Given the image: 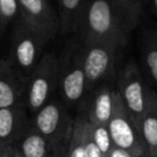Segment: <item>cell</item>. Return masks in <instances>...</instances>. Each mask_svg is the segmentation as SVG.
Listing matches in <instances>:
<instances>
[{
	"mask_svg": "<svg viewBox=\"0 0 157 157\" xmlns=\"http://www.w3.org/2000/svg\"><path fill=\"white\" fill-rule=\"evenodd\" d=\"M61 98L52 97L31 114V124L42 136L59 147H67L75 118Z\"/></svg>",
	"mask_w": 157,
	"mask_h": 157,
	"instance_id": "cell-4",
	"label": "cell"
},
{
	"mask_svg": "<svg viewBox=\"0 0 157 157\" xmlns=\"http://www.w3.org/2000/svg\"><path fill=\"white\" fill-rule=\"evenodd\" d=\"M151 6H152V10H153L154 14H155L156 18H157V0H151Z\"/></svg>",
	"mask_w": 157,
	"mask_h": 157,
	"instance_id": "cell-24",
	"label": "cell"
},
{
	"mask_svg": "<svg viewBox=\"0 0 157 157\" xmlns=\"http://www.w3.org/2000/svg\"><path fill=\"white\" fill-rule=\"evenodd\" d=\"M58 92L61 101L68 108H76L82 104L89 93L88 80L80 52V42L77 37L71 40L59 57Z\"/></svg>",
	"mask_w": 157,
	"mask_h": 157,
	"instance_id": "cell-2",
	"label": "cell"
},
{
	"mask_svg": "<svg viewBox=\"0 0 157 157\" xmlns=\"http://www.w3.org/2000/svg\"><path fill=\"white\" fill-rule=\"evenodd\" d=\"M151 0H111L114 8L132 31L140 24L145 6Z\"/></svg>",
	"mask_w": 157,
	"mask_h": 157,
	"instance_id": "cell-17",
	"label": "cell"
},
{
	"mask_svg": "<svg viewBox=\"0 0 157 157\" xmlns=\"http://www.w3.org/2000/svg\"><path fill=\"white\" fill-rule=\"evenodd\" d=\"M15 147L24 157H66L67 151V147H59L48 141L32 124Z\"/></svg>",
	"mask_w": 157,
	"mask_h": 157,
	"instance_id": "cell-13",
	"label": "cell"
},
{
	"mask_svg": "<svg viewBox=\"0 0 157 157\" xmlns=\"http://www.w3.org/2000/svg\"><path fill=\"white\" fill-rule=\"evenodd\" d=\"M86 0H57L60 19V34L75 33Z\"/></svg>",
	"mask_w": 157,
	"mask_h": 157,
	"instance_id": "cell-16",
	"label": "cell"
},
{
	"mask_svg": "<svg viewBox=\"0 0 157 157\" xmlns=\"http://www.w3.org/2000/svg\"><path fill=\"white\" fill-rule=\"evenodd\" d=\"M60 61L54 52H45L28 77L26 105L30 114L36 112L54 97L59 87Z\"/></svg>",
	"mask_w": 157,
	"mask_h": 157,
	"instance_id": "cell-6",
	"label": "cell"
},
{
	"mask_svg": "<svg viewBox=\"0 0 157 157\" xmlns=\"http://www.w3.org/2000/svg\"><path fill=\"white\" fill-rule=\"evenodd\" d=\"M86 127H87V118L85 114L78 112L75 117L74 128L67 145L66 157H87L85 143Z\"/></svg>",
	"mask_w": 157,
	"mask_h": 157,
	"instance_id": "cell-18",
	"label": "cell"
},
{
	"mask_svg": "<svg viewBox=\"0 0 157 157\" xmlns=\"http://www.w3.org/2000/svg\"><path fill=\"white\" fill-rule=\"evenodd\" d=\"M141 61L147 76L157 86V28H147L141 34Z\"/></svg>",
	"mask_w": 157,
	"mask_h": 157,
	"instance_id": "cell-14",
	"label": "cell"
},
{
	"mask_svg": "<svg viewBox=\"0 0 157 157\" xmlns=\"http://www.w3.org/2000/svg\"><path fill=\"white\" fill-rule=\"evenodd\" d=\"M107 126L116 147L130 151L140 157L149 156L139 126L130 116L117 88L113 112Z\"/></svg>",
	"mask_w": 157,
	"mask_h": 157,
	"instance_id": "cell-8",
	"label": "cell"
},
{
	"mask_svg": "<svg viewBox=\"0 0 157 157\" xmlns=\"http://www.w3.org/2000/svg\"><path fill=\"white\" fill-rule=\"evenodd\" d=\"M79 42L90 92L101 83L109 81L114 75L124 47L111 43H82L80 40Z\"/></svg>",
	"mask_w": 157,
	"mask_h": 157,
	"instance_id": "cell-5",
	"label": "cell"
},
{
	"mask_svg": "<svg viewBox=\"0 0 157 157\" xmlns=\"http://www.w3.org/2000/svg\"><path fill=\"white\" fill-rule=\"evenodd\" d=\"M30 125L31 114L26 104L0 108V147H15Z\"/></svg>",
	"mask_w": 157,
	"mask_h": 157,
	"instance_id": "cell-12",
	"label": "cell"
},
{
	"mask_svg": "<svg viewBox=\"0 0 157 157\" xmlns=\"http://www.w3.org/2000/svg\"><path fill=\"white\" fill-rule=\"evenodd\" d=\"M107 157H140L136 155L135 153L130 151H127L125 149H121L116 145L111 147V150L109 151V153L107 154Z\"/></svg>",
	"mask_w": 157,
	"mask_h": 157,
	"instance_id": "cell-22",
	"label": "cell"
},
{
	"mask_svg": "<svg viewBox=\"0 0 157 157\" xmlns=\"http://www.w3.org/2000/svg\"><path fill=\"white\" fill-rule=\"evenodd\" d=\"M147 157H152V156H147Z\"/></svg>",
	"mask_w": 157,
	"mask_h": 157,
	"instance_id": "cell-27",
	"label": "cell"
},
{
	"mask_svg": "<svg viewBox=\"0 0 157 157\" xmlns=\"http://www.w3.org/2000/svg\"><path fill=\"white\" fill-rule=\"evenodd\" d=\"M139 129L147 145L149 156L157 157V93L141 119Z\"/></svg>",
	"mask_w": 157,
	"mask_h": 157,
	"instance_id": "cell-15",
	"label": "cell"
},
{
	"mask_svg": "<svg viewBox=\"0 0 157 157\" xmlns=\"http://www.w3.org/2000/svg\"><path fill=\"white\" fill-rule=\"evenodd\" d=\"M19 0H0V30L3 34L10 24L19 18Z\"/></svg>",
	"mask_w": 157,
	"mask_h": 157,
	"instance_id": "cell-19",
	"label": "cell"
},
{
	"mask_svg": "<svg viewBox=\"0 0 157 157\" xmlns=\"http://www.w3.org/2000/svg\"><path fill=\"white\" fill-rule=\"evenodd\" d=\"M89 128L90 134H91L94 142L96 143L97 147H99V150L107 157V154L109 153L111 147L114 145L113 141L111 139V136H110L108 126L93 124V123L89 122Z\"/></svg>",
	"mask_w": 157,
	"mask_h": 157,
	"instance_id": "cell-20",
	"label": "cell"
},
{
	"mask_svg": "<svg viewBox=\"0 0 157 157\" xmlns=\"http://www.w3.org/2000/svg\"><path fill=\"white\" fill-rule=\"evenodd\" d=\"M47 44L48 42L40 33L18 18L12 29L10 56L8 58L21 72L29 77L45 54L44 48Z\"/></svg>",
	"mask_w": 157,
	"mask_h": 157,
	"instance_id": "cell-7",
	"label": "cell"
},
{
	"mask_svg": "<svg viewBox=\"0 0 157 157\" xmlns=\"http://www.w3.org/2000/svg\"><path fill=\"white\" fill-rule=\"evenodd\" d=\"M1 35H2V34H1V30H0V37H1Z\"/></svg>",
	"mask_w": 157,
	"mask_h": 157,
	"instance_id": "cell-26",
	"label": "cell"
},
{
	"mask_svg": "<svg viewBox=\"0 0 157 157\" xmlns=\"http://www.w3.org/2000/svg\"><path fill=\"white\" fill-rule=\"evenodd\" d=\"M19 18L49 43L60 34L58 10L49 0H19Z\"/></svg>",
	"mask_w": 157,
	"mask_h": 157,
	"instance_id": "cell-9",
	"label": "cell"
},
{
	"mask_svg": "<svg viewBox=\"0 0 157 157\" xmlns=\"http://www.w3.org/2000/svg\"><path fill=\"white\" fill-rule=\"evenodd\" d=\"M28 77L9 58L0 59V108L26 104Z\"/></svg>",
	"mask_w": 157,
	"mask_h": 157,
	"instance_id": "cell-11",
	"label": "cell"
},
{
	"mask_svg": "<svg viewBox=\"0 0 157 157\" xmlns=\"http://www.w3.org/2000/svg\"><path fill=\"white\" fill-rule=\"evenodd\" d=\"M85 143H86V153L87 157H106L105 154L99 150L97 144L94 142L91 134H90L89 128V121L87 119V127H86V136H85Z\"/></svg>",
	"mask_w": 157,
	"mask_h": 157,
	"instance_id": "cell-21",
	"label": "cell"
},
{
	"mask_svg": "<svg viewBox=\"0 0 157 157\" xmlns=\"http://www.w3.org/2000/svg\"><path fill=\"white\" fill-rule=\"evenodd\" d=\"M116 86L110 81L101 83L88 93L78 108V112L85 114L93 124L107 126L113 112Z\"/></svg>",
	"mask_w": 157,
	"mask_h": 157,
	"instance_id": "cell-10",
	"label": "cell"
},
{
	"mask_svg": "<svg viewBox=\"0 0 157 157\" xmlns=\"http://www.w3.org/2000/svg\"><path fill=\"white\" fill-rule=\"evenodd\" d=\"M116 88L130 116L139 126L156 92L149 88L142 71L134 60L127 61L120 70Z\"/></svg>",
	"mask_w": 157,
	"mask_h": 157,
	"instance_id": "cell-3",
	"label": "cell"
},
{
	"mask_svg": "<svg viewBox=\"0 0 157 157\" xmlns=\"http://www.w3.org/2000/svg\"><path fill=\"white\" fill-rule=\"evenodd\" d=\"M12 157H24V156H23V154L19 152V150L17 149L16 147H14V151H13Z\"/></svg>",
	"mask_w": 157,
	"mask_h": 157,
	"instance_id": "cell-25",
	"label": "cell"
},
{
	"mask_svg": "<svg viewBox=\"0 0 157 157\" xmlns=\"http://www.w3.org/2000/svg\"><path fill=\"white\" fill-rule=\"evenodd\" d=\"M132 32L111 0H86L75 30L82 43H111L124 48Z\"/></svg>",
	"mask_w": 157,
	"mask_h": 157,
	"instance_id": "cell-1",
	"label": "cell"
},
{
	"mask_svg": "<svg viewBox=\"0 0 157 157\" xmlns=\"http://www.w3.org/2000/svg\"><path fill=\"white\" fill-rule=\"evenodd\" d=\"M14 147L13 145H6V147H0V157H12Z\"/></svg>",
	"mask_w": 157,
	"mask_h": 157,
	"instance_id": "cell-23",
	"label": "cell"
}]
</instances>
